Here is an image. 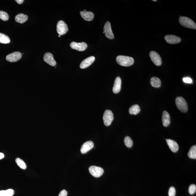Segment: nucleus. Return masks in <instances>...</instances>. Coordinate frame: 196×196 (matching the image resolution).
Listing matches in <instances>:
<instances>
[{
  "label": "nucleus",
  "instance_id": "obj_1",
  "mask_svg": "<svg viewBox=\"0 0 196 196\" xmlns=\"http://www.w3.org/2000/svg\"><path fill=\"white\" fill-rule=\"evenodd\" d=\"M117 62L120 65L124 67H129L134 64V60L132 57L120 55L117 56Z\"/></svg>",
  "mask_w": 196,
  "mask_h": 196
},
{
  "label": "nucleus",
  "instance_id": "obj_2",
  "mask_svg": "<svg viewBox=\"0 0 196 196\" xmlns=\"http://www.w3.org/2000/svg\"><path fill=\"white\" fill-rule=\"evenodd\" d=\"M179 22L182 26L185 27L193 29H196V24L191 19L187 17L180 16Z\"/></svg>",
  "mask_w": 196,
  "mask_h": 196
},
{
  "label": "nucleus",
  "instance_id": "obj_3",
  "mask_svg": "<svg viewBox=\"0 0 196 196\" xmlns=\"http://www.w3.org/2000/svg\"><path fill=\"white\" fill-rule=\"evenodd\" d=\"M175 104L179 110L182 112L186 113L188 110V104L184 98L182 97H177Z\"/></svg>",
  "mask_w": 196,
  "mask_h": 196
},
{
  "label": "nucleus",
  "instance_id": "obj_4",
  "mask_svg": "<svg viewBox=\"0 0 196 196\" xmlns=\"http://www.w3.org/2000/svg\"><path fill=\"white\" fill-rule=\"evenodd\" d=\"M113 119V114L112 111L110 110H106L105 111L103 115V120L105 125H110Z\"/></svg>",
  "mask_w": 196,
  "mask_h": 196
},
{
  "label": "nucleus",
  "instance_id": "obj_5",
  "mask_svg": "<svg viewBox=\"0 0 196 196\" xmlns=\"http://www.w3.org/2000/svg\"><path fill=\"white\" fill-rule=\"evenodd\" d=\"M89 172L93 177L98 178L104 173V170L102 168L95 166H92L89 168Z\"/></svg>",
  "mask_w": 196,
  "mask_h": 196
},
{
  "label": "nucleus",
  "instance_id": "obj_6",
  "mask_svg": "<svg viewBox=\"0 0 196 196\" xmlns=\"http://www.w3.org/2000/svg\"><path fill=\"white\" fill-rule=\"evenodd\" d=\"M56 27L57 32L58 34L61 35H64L68 30L67 24L62 21H58Z\"/></svg>",
  "mask_w": 196,
  "mask_h": 196
},
{
  "label": "nucleus",
  "instance_id": "obj_7",
  "mask_svg": "<svg viewBox=\"0 0 196 196\" xmlns=\"http://www.w3.org/2000/svg\"><path fill=\"white\" fill-rule=\"evenodd\" d=\"M150 57L153 62L157 66H160L162 63L161 57L157 52L152 51L149 54Z\"/></svg>",
  "mask_w": 196,
  "mask_h": 196
},
{
  "label": "nucleus",
  "instance_id": "obj_8",
  "mask_svg": "<svg viewBox=\"0 0 196 196\" xmlns=\"http://www.w3.org/2000/svg\"><path fill=\"white\" fill-rule=\"evenodd\" d=\"M22 55L21 52H15L7 55L6 57V59L7 61L10 62H16L19 61Z\"/></svg>",
  "mask_w": 196,
  "mask_h": 196
},
{
  "label": "nucleus",
  "instance_id": "obj_9",
  "mask_svg": "<svg viewBox=\"0 0 196 196\" xmlns=\"http://www.w3.org/2000/svg\"><path fill=\"white\" fill-rule=\"evenodd\" d=\"M70 47L72 49L79 51H83L86 50L87 48V44L85 42L77 43L72 42L70 44Z\"/></svg>",
  "mask_w": 196,
  "mask_h": 196
},
{
  "label": "nucleus",
  "instance_id": "obj_10",
  "mask_svg": "<svg viewBox=\"0 0 196 196\" xmlns=\"http://www.w3.org/2000/svg\"><path fill=\"white\" fill-rule=\"evenodd\" d=\"M104 32L106 38L110 39H113L114 36L111 29V24L110 22L107 21L105 23L104 27Z\"/></svg>",
  "mask_w": 196,
  "mask_h": 196
},
{
  "label": "nucleus",
  "instance_id": "obj_11",
  "mask_svg": "<svg viewBox=\"0 0 196 196\" xmlns=\"http://www.w3.org/2000/svg\"><path fill=\"white\" fill-rule=\"evenodd\" d=\"M166 42L170 44H175L180 43L181 38L180 37L174 35H167L165 37Z\"/></svg>",
  "mask_w": 196,
  "mask_h": 196
},
{
  "label": "nucleus",
  "instance_id": "obj_12",
  "mask_svg": "<svg viewBox=\"0 0 196 196\" xmlns=\"http://www.w3.org/2000/svg\"><path fill=\"white\" fill-rule=\"evenodd\" d=\"M94 143L92 141H86L82 146L81 152L82 154H85L91 150L94 147Z\"/></svg>",
  "mask_w": 196,
  "mask_h": 196
},
{
  "label": "nucleus",
  "instance_id": "obj_13",
  "mask_svg": "<svg viewBox=\"0 0 196 196\" xmlns=\"http://www.w3.org/2000/svg\"><path fill=\"white\" fill-rule=\"evenodd\" d=\"M44 61L49 65L55 66L56 65V62L54 59L53 55L50 53H46L44 56Z\"/></svg>",
  "mask_w": 196,
  "mask_h": 196
},
{
  "label": "nucleus",
  "instance_id": "obj_14",
  "mask_svg": "<svg viewBox=\"0 0 196 196\" xmlns=\"http://www.w3.org/2000/svg\"><path fill=\"white\" fill-rule=\"evenodd\" d=\"M95 59V57L93 56L88 57L81 62L80 64V68L81 69H85L91 66Z\"/></svg>",
  "mask_w": 196,
  "mask_h": 196
},
{
  "label": "nucleus",
  "instance_id": "obj_15",
  "mask_svg": "<svg viewBox=\"0 0 196 196\" xmlns=\"http://www.w3.org/2000/svg\"><path fill=\"white\" fill-rule=\"evenodd\" d=\"M121 80L120 77H117L114 83L113 92L114 93L117 94L120 91L121 89Z\"/></svg>",
  "mask_w": 196,
  "mask_h": 196
},
{
  "label": "nucleus",
  "instance_id": "obj_16",
  "mask_svg": "<svg viewBox=\"0 0 196 196\" xmlns=\"http://www.w3.org/2000/svg\"><path fill=\"white\" fill-rule=\"evenodd\" d=\"M167 143L171 151L176 152L179 149V146L177 142L171 139H166Z\"/></svg>",
  "mask_w": 196,
  "mask_h": 196
},
{
  "label": "nucleus",
  "instance_id": "obj_17",
  "mask_svg": "<svg viewBox=\"0 0 196 196\" xmlns=\"http://www.w3.org/2000/svg\"><path fill=\"white\" fill-rule=\"evenodd\" d=\"M162 121L163 125L165 127H167L170 123V117L166 111H164L162 117Z\"/></svg>",
  "mask_w": 196,
  "mask_h": 196
},
{
  "label": "nucleus",
  "instance_id": "obj_18",
  "mask_svg": "<svg viewBox=\"0 0 196 196\" xmlns=\"http://www.w3.org/2000/svg\"><path fill=\"white\" fill-rule=\"evenodd\" d=\"M82 17L85 21H91L93 20L94 17V14L92 12L82 11L80 12Z\"/></svg>",
  "mask_w": 196,
  "mask_h": 196
},
{
  "label": "nucleus",
  "instance_id": "obj_19",
  "mask_svg": "<svg viewBox=\"0 0 196 196\" xmlns=\"http://www.w3.org/2000/svg\"><path fill=\"white\" fill-rule=\"evenodd\" d=\"M28 19V17L27 15L23 14H20L15 16V20L17 22L22 24L27 21Z\"/></svg>",
  "mask_w": 196,
  "mask_h": 196
},
{
  "label": "nucleus",
  "instance_id": "obj_20",
  "mask_svg": "<svg viewBox=\"0 0 196 196\" xmlns=\"http://www.w3.org/2000/svg\"><path fill=\"white\" fill-rule=\"evenodd\" d=\"M141 110L140 106L138 105L135 104L131 106L129 109V113L130 115H137L139 113Z\"/></svg>",
  "mask_w": 196,
  "mask_h": 196
},
{
  "label": "nucleus",
  "instance_id": "obj_21",
  "mask_svg": "<svg viewBox=\"0 0 196 196\" xmlns=\"http://www.w3.org/2000/svg\"><path fill=\"white\" fill-rule=\"evenodd\" d=\"M150 84L153 87L159 88L161 86L160 80L157 77H153L150 80Z\"/></svg>",
  "mask_w": 196,
  "mask_h": 196
},
{
  "label": "nucleus",
  "instance_id": "obj_22",
  "mask_svg": "<svg viewBox=\"0 0 196 196\" xmlns=\"http://www.w3.org/2000/svg\"><path fill=\"white\" fill-rule=\"evenodd\" d=\"M10 42V39L8 36L4 33H0V43L8 44Z\"/></svg>",
  "mask_w": 196,
  "mask_h": 196
},
{
  "label": "nucleus",
  "instance_id": "obj_23",
  "mask_svg": "<svg viewBox=\"0 0 196 196\" xmlns=\"http://www.w3.org/2000/svg\"><path fill=\"white\" fill-rule=\"evenodd\" d=\"M188 157L190 158L195 159L196 158V146L194 145L192 146L188 152Z\"/></svg>",
  "mask_w": 196,
  "mask_h": 196
},
{
  "label": "nucleus",
  "instance_id": "obj_24",
  "mask_svg": "<svg viewBox=\"0 0 196 196\" xmlns=\"http://www.w3.org/2000/svg\"><path fill=\"white\" fill-rule=\"evenodd\" d=\"M14 191L12 189H9L6 190L0 191V196H12Z\"/></svg>",
  "mask_w": 196,
  "mask_h": 196
},
{
  "label": "nucleus",
  "instance_id": "obj_25",
  "mask_svg": "<svg viewBox=\"0 0 196 196\" xmlns=\"http://www.w3.org/2000/svg\"><path fill=\"white\" fill-rule=\"evenodd\" d=\"M15 161L17 163V164L18 165L19 167L21 169L23 170H25L27 168V165L26 163H24V162L20 158H17L15 160Z\"/></svg>",
  "mask_w": 196,
  "mask_h": 196
},
{
  "label": "nucleus",
  "instance_id": "obj_26",
  "mask_svg": "<svg viewBox=\"0 0 196 196\" xmlns=\"http://www.w3.org/2000/svg\"><path fill=\"white\" fill-rule=\"evenodd\" d=\"M124 143L126 147L130 148L132 147L133 145V141L130 137L129 136H126L124 139Z\"/></svg>",
  "mask_w": 196,
  "mask_h": 196
},
{
  "label": "nucleus",
  "instance_id": "obj_27",
  "mask_svg": "<svg viewBox=\"0 0 196 196\" xmlns=\"http://www.w3.org/2000/svg\"><path fill=\"white\" fill-rule=\"evenodd\" d=\"M0 19L3 21H7L9 19L8 14L7 12L1 11H0Z\"/></svg>",
  "mask_w": 196,
  "mask_h": 196
},
{
  "label": "nucleus",
  "instance_id": "obj_28",
  "mask_svg": "<svg viewBox=\"0 0 196 196\" xmlns=\"http://www.w3.org/2000/svg\"><path fill=\"white\" fill-rule=\"evenodd\" d=\"M189 191L190 194L193 195L195 193L196 191V186L195 185H191L190 186L189 189Z\"/></svg>",
  "mask_w": 196,
  "mask_h": 196
},
{
  "label": "nucleus",
  "instance_id": "obj_29",
  "mask_svg": "<svg viewBox=\"0 0 196 196\" xmlns=\"http://www.w3.org/2000/svg\"><path fill=\"white\" fill-rule=\"evenodd\" d=\"M168 194H169V196H175L176 190L175 188L174 187H171L170 188Z\"/></svg>",
  "mask_w": 196,
  "mask_h": 196
},
{
  "label": "nucleus",
  "instance_id": "obj_30",
  "mask_svg": "<svg viewBox=\"0 0 196 196\" xmlns=\"http://www.w3.org/2000/svg\"><path fill=\"white\" fill-rule=\"evenodd\" d=\"M183 81L185 83H187V84H191L192 82V79L189 77H185L183 78Z\"/></svg>",
  "mask_w": 196,
  "mask_h": 196
},
{
  "label": "nucleus",
  "instance_id": "obj_31",
  "mask_svg": "<svg viewBox=\"0 0 196 196\" xmlns=\"http://www.w3.org/2000/svg\"><path fill=\"white\" fill-rule=\"evenodd\" d=\"M67 191L65 190H63L60 192L58 196H67Z\"/></svg>",
  "mask_w": 196,
  "mask_h": 196
},
{
  "label": "nucleus",
  "instance_id": "obj_32",
  "mask_svg": "<svg viewBox=\"0 0 196 196\" xmlns=\"http://www.w3.org/2000/svg\"><path fill=\"white\" fill-rule=\"evenodd\" d=\"M16 1L18 4H21L24 3V0H16Z\"/></svg>",
  "mask_w": 196,
  "mask_h": 196
},
{
  "label": "nucleus",
  "instance_id": "obj_33",
  "mask_svg": "<svg viewBox=\"0 0 196 196\" xmlns=\"http://www.w3.org/2000/svg\"><path fill=\"white\" fill-rule=\"evenodd\" d=\"M4 154L1 153H0V160L4 158Z\"/></svg>",
  "mask_w": 196,
  "mask_h": 196
},
{
  "label": "nucleus",
  "instance_id": "obj_34",
  "mask_svg": "<svg viewBox=\"0 0 196 196\" xmlns=\"http://www.w3.org/2000/svg\"><path fill=\"white\" fill-rule=\"evenodd\" d=\"M153 1H157V0H153Z\"/></svg>",
  "mask_w": 196,
  "mask_h": 196
},
{
  "label": "nucleus",
  "instance_id": "obj_35",
  "mask_svg": "<svg viewBox=\"0 0 196 196\" xmlns=\"http://www.w3.org/2000/svg\"><path fill=\"white\" fill-rule=\"evenodd\" d=\"M58 37H61V35H58Z\"/></svg>",
  "mask_w": 196,
  "mask_h": 196
}]
</instances>
